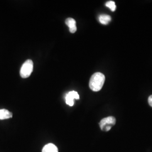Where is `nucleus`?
<instances>
[{"instance_id":"9d476101","label":"nucleus","mask_w":152,"mask_h":152,"mask_svg":"<svg viewBox=\"0 0 152 152\" xmlns=\"http://www.w3.org/2000/svg\"><path fill=\"white\" fill-rule=\"evenodd\" d=\"M148 103L150 106L152 107V95H151L148 98Z\"/></svg>"},{"instance_id":"39448f33","label":"nucleus","mask_w":152,"mask_h":152,"mask_svg":"<svg viewBox=\"0 0 152 152\" xmlns=\"http://www.w3.org/2000/svg\"><path fill=\"white\" fill-rule=\"evenodd\" d=\"M65 24L69 27L70 32L72 33L76 32L77 31V26H76V20L72 18H67L65 20Z\"/></svg>"},{"instance_id":"f03ea898","label":"nucleus","mask_w":152,"mask_h":152,"mask_svg":"<svg viewBox=\"0 0 152 152\" xmlns=\"http://www.w3.org/2000/svg\"><path fill=\"white\" fill-rule=\"evenodd\" d=\"M33 69V63L32 60H26L22 65L20 75L22 78H27L31 76Z\"/></svg>"},{"instance_id":"6e6552de","label":"nucleus","mask_w":152,"mask_h":152,"mask_svg":"<svg viewBox=\"0 0 152 152\" xmlns=\"http://www.w3.org/2000/svg\"><path fill=\"white\" fill-rule=\"evenodd\" d=\"M111 17L108 15H101L99 17V22L104 24V25H107L111 21Z\"/></svg>"},{"instance_id":"1a4fd4ad","label":"nucleus","mask_w":152,"mask_h":152,"mask_svg":"<svg viewBox=\"0 0 152 152\" xmlns=\"http://www.w3.org/2000/svg\"><path fill=\"white\" fill-rule=\"evenodd\" d=\"M105 6L107 7H108L109 9L112 11H114L116 10V5L115 4V2L113 1H108L105 4Z\"/></svg>"},{"instance_id":"f257e3e1","label":"nucleus","mask_w":152,"mask_h":152,"mask_svg":"<svg viewBox=\"0 0 152 152\" xmlns=\"http://www.w3.org/2000/svg\"><path fill=\"white\" fill-rule=\"evenodd\" d=\"M105 80V76L103 73L100 72L94 73L92 75L89 82L90 89L95 92L100 91L103 86Z\"/></svg>"},{"instance_id":"0eeeda50","label":"nucleus","mask_w":152,"mask_h":152,"mask_svg":"<svg viewBox=\"0 0 152 152\" xmlns=\"http://www.w3.org/2000/svg\"><path fill=\"white\" fill-rule=\"evenodd\" d=\"M42 152H58V149L54 144L50 143L43 148Z\"/></svg>"},{"instance_id":"7ed1b4c3","label":"nucleus","mask_w":152,"mask_h":152,"mask_svg":"<svg viewBox=\"0 0 152 152\" xmlns=\"http://www.w3.org/2000/svg\"><path fill=\"white\" fill-rule=\"evenodd\" d=\"M115 122L116 120L114 117L109 116L101 120L99 123V126L102 130L108 131L111 129L112 127L115 125Z\"/></svg>"},{"instance_id":"423d86ee","label":"nucleus","mask_w":152,"mask_h":152,"mask_svg":"<svg viewBox=\"0 0 152 152\" xmlns=\"http://www.w3.org/2000/svg\"><path fill=\"white\" fill-rule=\"evenodd\" d=\"M12 113L5 109H0V120H6L12 118Z\"/></svg>"},{"instance_id":"20e7f679","label":"nucleus","mask_w":152,"mask_h":152,"mask_svg":"<svg viewBox=\"0 0 152 152\" xmlns=\"http://www.w3.org/2000/svg\"><path fill=\"white\" fill-rule=\"evenodd\" d=\"M80 99V95L77 92L75 91H72L68 92L65 95V102L68 105L72 107L74 105V100Z\"/></svg>"}]
</instances>
